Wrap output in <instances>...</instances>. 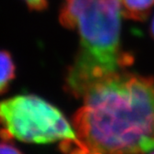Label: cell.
Wrapping results in <instances>:
<instances>
[{
	"mask_svg": "<svg viewBox=\"0 0 154 154\" xmlns=\"http://www.w3.org/2000/svg\"><path fill=\"white\" fill-rule=\"evenodd\" d=\"M0 138L26 143L59 146L77 141L75 131L63 113L48 101L22 94L0 102Z\"/></svg>",
	"mask_w": 154,
	"mask_h": 154,
	"instance_id": "3",
	"label": "cell"
},
{
	"mask_svg": "<svg viewBox=\"0 0 154 154\" xmlns=\"http://www.w3.org/2000/svg\"><path fill=\"white\" fill-rule=\"evenodd\" d=\"M15 77V64L10 53L0 50V95L8 90Z\"/></svg>",
	"mask_w": 154,
	"mask_h": 154,
	"instance_id": "5",
	"label": "cell"
},
{
	"mask_svg": "<svg viewBox=\"0 0 154 154\" xmlns=\"http://www.w3.org/2000/svg\"><path fill=\"white\" fill-rule=\"evenodd\" d=\"M73 115L77 142L64 154H146L154 150V77L123 70L91 86Z\"/></svg>",
	"mask_w": 154,
	"mask_h": 154,
	"instance_id": "1",
	"label": "cell"
},
{
	"mask_svg": "<svg viewBox=\"0 0 154 154\" xmlns=\"http://www.w3.org/2000/svg\"><path fill=\"white\" fill-rule=\"evenodd\" d=\"M122 11L119 0H64L59 20L75 29L80 46L65 76V90L81 98L91 86L127 70L132 55L121 48Z\"/></svg>",
	"mask_w": 154,
	"mask_h": 154,
	"instance_id": "2",
	"label": "cell"
},
{
	"mask_svg": "<svg viewBox=\"0 0 154 154\" xmlns=\"http://www.w3.org/2000/svg\"><path fill=\"white\" fill-rule=\"evenodd\" d=\"M149 31H150V35H151V36H152V38L154 39V16H153V18H152L151 24H150Z\"/></svg>",
	"mask_w": 154,
	"mask_h": 154,
	"instance_id": "8",
	"label": "cell"
},
{
	"mask_svg": "<svg viewBox=\"0 0 154 154\" xmlns=\"http://www.w3.org/2000/svg\"><path fill=\"white\" fill-rule=\"evenodd\" d=\"M150 154H154V152H151V153H150Z\"/></svg>",
	"mask_w": 154,
	"mask_h": 154,
	"instance_id": "9",
	"label": "cell"
},
{
	"mask_svg": "<svg viewBox=\"0 0 154 154\" xmlns=\"http://www.w3.org/2000/svg\"><path fill=\"white\" fill-rule=\"evenodd\" d=\"M26 5L32 10L41 11L48 5V0H24Z\"/></svg>",
	"mask_w": 154,
	"mask_h": 154,
	"instance_id": "6",
	"label": "cell"
},
{
	"mask_svg": "<svg viewBox=\"0 0 154 154\" xmlns=\"http://www.w3.org/2000/svg\"><path fill=\"white\" fill-rule=\"evenodd\" d=\"M122 15L128 19L144 21L149 16L154 0H119Z\"/></svg>",
	"mask_w": 154,
	"mask_h": 154,
	"instance_id": "4",
	"label": "cell"
},
{
	"mask_svg": "<svg viewBox=\"0 0 154 154\" xmlns=\"http://www.w3.org/2000/svg\"><path fill=\"white\" fill-rule=\"evenodd\" d=\"M0 154H23L17 147L9 143H0Z\"/></svg>",
	"mask_w": 154,
	"mask_h": 154,
	"instance_id": "7",
	"label": "cell"
}]
</instances>
